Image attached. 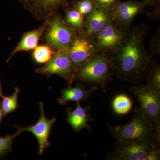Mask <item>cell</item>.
I'll list each match as a JSON object with an SVG mask.
<instances>
[{
	"label": "cell",
	"mask_w": 160,
	"mask_h": 160,
	"mask_svg": "<svg viewBox=\"0 0 160 160\" xmlns=\"http://www.w3.org/2000/svg\"><path fill=\"white\" fill-rule=\"evenodd\" d=\"M149 30L142 23L126 31L119 45L110 53L113 77L135 83L147 78L155 64L145 44Z\"/></svg>",
	"instance_id": "6da1fadb"
},
{
	"label": "cell",
	"mask_w": 160,
	"mask_h": 160,
	"mask_svg": "<svg viewBox=\"0 0 160 160\" xmlns=\"http://www.w3.org/2000/svg\"><path fill=\"white\" fill-rule=\"evenodd\" d=\"M113 77L111 53L98 52L78 69L75 80L106 90L107 84L112 81Z\"/></svg>",
	"instance_id": "7a4b0ae2"
},
{
	"label": "cell",
	"mask_w": 160,
	"mask_h": 160,
	"mask_svg": "<svg viewBox=\"0 0 160 160\" xmlns=\"http://www.w3.org/2000/svg\"><path fill=\"white\" fill-rule=\"evenodd\" d=\"M117 141H156L160 142V134L144 118L138 109H136L131 121L123 126L108 125Z\"/></svg>",
	"instance_id": "3957f363"
},
{
	"label": "cell",
	"mask_w": 160,
	"mask_h": 160,
	"mask_svg": "<svg viewBox=\"0 0 160 160\" xmlns=\"http://www.w3.org/2000/svg\"><path fill=\"white\" fill-rule=\"evenodd\" d=\"M130 91L139 102L141 114L160 134V92L144 85L132 86Z\"/></svg>",
	"instance_id": "277c9868"
},
{
	"label": "cell",
	"mask_w": 160,
	"mask_h": 160,
	"mask_svg": "<svg viewBox=\"0 0 160 160\" xmlns=\"http://www.w3.org/2000/svg\"><path fill=\"white\" fill-rule=\"evenodd\" d=\"M78 33L60 15L55 14L49 19L45 40L55 51L68 49Z\"/></svg>",
	"instance_id": "5b68a950"
},
{
	"label": "cell",
	"mask_w": 160,
	"mask_h": 160,
	"mask_svg": "<svg viewBox=\"0 0 160 160\" xmlns=\"http://www.w3.org/2000/svg\"><path fill=\"white\" fill-rule=\"evenodd\" d=\"M77 69L74 67L69 58L68 49L56 51L51 59L45 66L36 69L38 74L50 76L57 75L65 79L71 86L75 80Z\"/></svg>",
	"instance_id": "8992f818"
},
{
	"label": "cell",
	"mask_w": 160,
	"mask_h": 160,
	"mask_svg": "<svg viewBox=\"0 0 160 160\" xmlns=\"http://www.w3.org/2000/svg\"><path fill=\"white\" fill-rule=\"evenodd\" d=\"M154 141H117L114 152L108 155V159L143 160L155 147Z\"/></svg>",
	"instance_id": "52a82bcc"
},
{
	"label": "cell",
	"mask_w": 160,
	"mask_h": 160,
	"mask_svg": "<svg viewBox=\"0 0 160 160\" xmlns=\"http://www.w3.org/2000/svg\"><path fill=\"white\" fill-rule=\"evenodd\" d=\"M146 6L145 0L141 2L135 0L121 2L110 12L112 21L120 29L126 31L130 28L136 17L145 12Z\"/></svg>",
	"instance_id": "ba28073f"
},
{
	"label": "cell",
	"mask_w": 160,
	"mask_h": 160,
	"mask_svg": "<svg viewBox=\"0 0 160 160\" xmlns=\"http://www.w3.org/2000/svg\"><path fill=\"white\" fill-rule=\"evenodd\" d=\"M71 62L78 70L98 53L93 40L86 36L82 32L78 33L68 49Z\"/></svg>",
	"instance_id": "9c48e42d"
},
{
	"label": "cell",
	"mask_w": 160,
	"mask_h": 160,
	"mask_svg": "<svg viewBox=\"0 0 160 160\" xmlns=\"http://www.w3.org/2000/svg\"><path fill=\"white\" fill-rule=\"evenodd\" d=\"M126 32L120 29L111 20L93 39L97 52L111 53L119 45Z\"/></svg>",
	"instance_id": "30bf717a"
},
{
	"label": "cell",
	"mask_w": 160,
	"mask_h": 160,
	"mask_svg": "<svg viewBox=\"0 0 160 160\" xmlns=\"http://www.w3.org/2000/svg\"><path fill=\"white\" fill-rule=\"evenodd\" d=\"M39 104L41 114L37 122L28 127H23L18 126H16V127L22 132H30L34 135L38 142L39 154L41 155L43 154L45 149L50 146L49 135L52 128L56 121V118L55 117L52 118L50 119L47 118L44 112V104L42 102H40Z\"/></svg>",
	"instance_id": "8fae6325"
},
{
	"label": "cell",
	"mask_w": 160,
	"mask_h": 160,
	"mask_svg": "<svg viewBox=\"0 0 160 160\" xmlns=\"http://www.w3.org/2000/svg\"><path fill=\"white\" fill-rule=\"evenodd\" d=\"M23 7L39 21L49 19L60 7L69 5V0H19Z\"/></svg>",
	"instance_id": "7c38bea8"
},
{
	"label": "cell",
	"mask_w": 160,
	"mask_h": 160,
	"mask_svg": "<svg viewBox=\"0 0 160 160\" xmlns=\"http://www.w3.org/2000/svg\"><path fill=\"white\" fill-rule=\"evenodd\" d=\"M110 21V12L97 8L86 17L85 29L82 33L87 38L93 40Z\"/></svg>",
	"instance_id": "4fadbf2b"
},
{
	"label": "cell",
	"mask_w": 160,
	"mask_h": 160,
	"mask_svg": "<svg viewBox=\"0 0 160 160\" xmlns=\"http://www.w3.org/2000/svg\"><path fill=\"white\" fill-rule=\"evenodd\" d=\"M49 24V19L45 20L42 25L39 28L23 35L22 39L12 52L7 62H9L13 55L18 52L28 51L35 49L38 46L40 38L47 30Z\"/></svg>",
	"instance_id": "5bb4252c"
},
{
	"label": "cell",
	"mask_w": 160,
	"mask_h": 160,
	"mask_svg": "<svg viewBox=\"0 0 160 160\" xmlns=\"http://www.w3.org/2000/svg\"><path fill=\"white\" fill-rule=\"evenodd\" d=\"M89 108V106L85 108L82 107L79 102H77V106L74 110H72L70 107L67 108V122L75 131L78 132L84 128L91 131L89 122L94 120L87 112Z\"/></svg>",
	"instance_id": "9a60e30c"
},
{
	"label": "cell",
	"mask_w": 160,
	"mask_h": 160,
	"mask_svg": "<svg viewBox=\"0 0 160 160\" xmlns=\"http://www.w3.org/2000/svg\"><path fill=\"white\" fill-rule=\"evenodd\" d=\"M98 89V87L92 86L89 89H85V87L82 84H78L75 87L69 86L63 89L62 94L58 99L61 105H67L69 102H78L87 101L90 93Z\"/></svg>",
	"instance_id": "2e32d148"
},
{
	"label": "cell",
	"mask_w": 160,
	"mask_h": 160,
	"mask_svg": "<svg viewBox=\"0 0 160 160\" xmlns=\"http://www.w3.org/2000/svg\"><path fill=\"white\" fill-rule=\"evenodd\" d=\"M66 17L65 21L66 24L78 33L82 32L85 29V19L82 15L72 6H65Z\"/></svg>",
	"instance_id": "e0dca14e"
},
{
	"label": "cell",
	"mask_w": 160,
	"mask_h": 160,
	"mask_svg": "<svg viewBox=\"0 0 160 160\" xmlns=\"http://www.w3.org/2000/svg\"><path fill=\"white\" fill-rule=\"evenodd\" d=\"M112 106L115 113L119 115H124L128 114L131 111L132 102L127 95L119 94L112 100Z\"/></svg>",
	"instance_id": "ac0fdd59"
},
{
	"label": "cell",
	"mask_w": 160,
	"mask_h": 160,
	"mask_svg": "<svg viewBox=\"0 0 160 160\" xmlns=\"http://www.w3.org/2000/svg\"><path fill=\"white\" fill-rule=\"evenodd\" d=\"M18 87H16L14 93L9 96H3L0 102V106L4 117L16 111L18 107V97L20 92Z\"/></svg>",
	"instance_id": "d6986e66"
},
{
	"label": "cell",
	"mask_w": 160,
	"mask_h": 160,
	"mask_svg": "<svg viewBox=\"0 0 160 160\" xmlns=\"http://www.w3.org/2000/svg\"><path fill=\"white\" fill-rule=\"evenodd\" d=\"M33 50L32 59L36 63L39 64H46L56 52V51L47 45L37 46Z\"/></svg>",
	"instance_id": "ffe728a7"
},
{
	"label": "cell",
	"mask_w": 160,
	"mask_h": 160,
	"mask_svg": "<svg viewBox=\"0 0 160 160\" xmlns=\"http://www.w3.org/2000/svg\"><path fill=\"white\" fill-rule=\"evenodd\" d=\"M72 6L85 18L97 8L93 0H75Z\"/></svg>",
	"instance_id": "44dd1931"
},
{
	"label": "cell",
	"mask_w": 160,
	"mask_h": 160,
	"mask_svg": "<svg viewBox=\"0 0 160 160\" xmlns=\"http://www.w3.org/2000/svg\"><path fill=\"white\" fill-rule=\"evenodd\" d=\"M147 84L149 88L154 91L160 92V67L154 64L149 71L147 78Z\"/></svg>",
	"instance_id": "7402d4cb"
},
{
	"label": "cell",
	"mask_w": 160,
	"mask_h": 160,
	"mask_svg": "<svg viewBox=\"0 0 160 160\" xmlns=\"http://www.w3.org/2000/svg\"><path fill=\"white\" fill-rule=\"evenodd\" d=\"M22 132L18 129L17 132L13 134L7 135L5 137H0V157L4 156L11 151L13 140Z\"/></svg>",
	"instance_id": "603a6c76"
},
{
	"label": "cell",
	"mask_w": 160,
	"mask_h": 160,
	"mask_svg": "<svg viewBox=\"0 0 160 160\" xmlns=\"http://www.w3.org/2000/svg\"><path fill=\"white\" fill-rule=\"evenodd\" d=\"M98 8L111 12L121 2V0H93Z\"/></svg>",
	"instance_id": "cb8c5ba5"
},
{
	"label": "cell",
	"mask_w": 160,
	"mask_h": 160,
	"mask_svg": "<svg viewBox=\"0 0 160 160\" xmlns=\"http://www.w3.org/2000/svg\"><path fill=\"white\" fill-rule=\"evenodd\" d=\"M150 50L152 53L160 54V29L158 30L150 43Z\"/></svg>",
	"instance_id": "d4e9b609"
},
{
	"label": "cell",
	"mask_w": 160,
	"mask_h": 160,
	"mask_svg": "<svg viewBox=\"0 0 160 160\" xmlns=\"http://www.w3.org/2000/svg\"><path fill=\"white\" fill-rule=\"evenodd\" d=\"M160 158V149L156 146L146 155L143 160H158Z\"/></svg>",
	"instance_id": "484cf974"
},
{
	"label": "cell",
	"mask_w": 160,
	"mask_h": 160,
	"mask_svg": "<svg viewBox=\"0 0 160 160\" xmlns=\"http://www.w3.org/2000/svg\"><path fill=\"white\" fill-rule=\"evenodd\" d=\"M146 6H155L158 7L159 6L160 0H145Z\"/></svg>",
	"instance_id": "4316f807"
},
{
	"label": "cell",
	"mask_w": 160,
	"mask_h": 160,
	"mask_svg": "<svg viewBox=\"0 0 160 160\" xmlns=\"http://www.w3.org/2000/svg\"><path fill=\"white\" fill-rule=\"evenodd\" d=\"M4 116L3 115L2 111V109H1V106H0V125L1 124V122H2V120L3 117Z\"/></svg>",
	"instance_id": "83f0119b"
},
{
	"label": "cell",
	"mask_w": 160,
	"mask_h": 160,
	"mask_svg": "<svg viewBox=\"0 0 160 160\" xmlns=\"http://www.w3.org/2000/svg\"><path fill=\"white\" fill-rule=\"evenodd\" d=\"M2 92V86H1V80H0V98H2L3 97Z\"/></svg>",
	"instance_id": "f1b7e54d"
},
{
	"label": "cell",
	"mask_w": 160,
	"mask_h": 160,
	"mask_svg": "<svg viewBox=\"0 0 160 160\" xmlns=\"http://www.w3.org/2000/svg\"><path fill=\"white\" fill-rule=\"evenodd\" d=\"M0 158H1V157H0Z\"/></svg>",
	"instance_id": "f546056e"
}]
</instances>
